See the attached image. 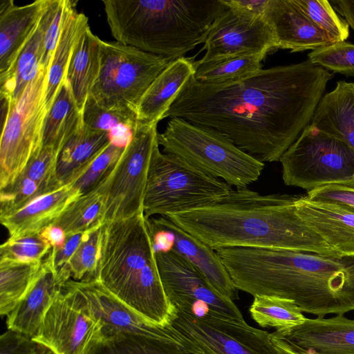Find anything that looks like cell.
<instances>
[{"label": "cell", "mask_w": 354, "mask_h": 354, "mask_svg": "<svg viewBox=\"0 0 354 354\" xmlns=\"http://www.w3.org/2000/svg\"><path fill=\"white\" fill-rule=\"evenodd\" d=\"M300 216L339 256L354 257V208L299 196Z\"/></svg>", "instance_id": "18"}, {"label": "cell", "mask_w": 354, "mask_h": 354, "mask_svg": "<svg viewBox=\"0 0 354 354\" xmlns=\"http://www.w3.org/2000/svg\"><path fill=\"white\" fill-rule=\"evenodd\" d=\"M313 201L329 202L354 208V187L345 185H328L307 192Z\"/></svg>", "instance_id": "47"}, {"label": "cell", "mask_w": 354, "mask_h": 354, "mask_svg": "<svg viewBox=\"0 0 354 354\" xmlns=\"http://www.w3.org/2000/svg\"><path fill=\"white\" fill-rule=\"evenodd\" d=\"M266 53L239 55L200 63L195 62L194 79L201 83L216 84L238 80L261 69Z\"/></svg>", "instance_id": "32"}, {"label": "cell", "mask_w": 354, "mask_h": 354, "mask_svg": "<svg viewBox=\"0 0 354 354\" xmlns=\"http://www.w3.org/2000/svg\"><path fill=\"white\" fill-rule=\"evenodd\" d=\"M232 187L207 175L175 156L153 151L145 195L147 218L186 212L222 198Z\"/></svg>", "instance_id": "7"}, {"label": "cell", "mask_w": 354, "mask_h": 354, "mask_svg": "<svg viewBox=\"0 0 354 354\" xmlns=\"http://www.w3.org/2000/svg\"><path fill=\"white\" fill-rule=\"evenodd\" d=\"M116 41L171 61L204 43L214 20L228 8L222 0H104Z\"/></svg>", "instance_id": "5"}, {"label": "cell", "mask_w": 354, "mask_h": 354, "mask_svg": "<svg viewBox=\"0 0 354 354\" xmlns=\"http://www.w3.org/2000/svg\"><path fill=\"white\" fill-rule=\"evenodd\" d=\"M68 0H46L39 20L43 37L41 66L48 71L62 32Z\"/></svg>", "instance_id": "39"}, {"label": "cell", "mask_w": 354, "mask_h": 354, "mask_svg": "<svg viewBox=\"0 0 354 354\" xmlns=\"http://www.w3.org/2000/svg\"><path fill=\"white\" fill-rule=\"evenodd\" d=\"M74 281L85 295L94 317L100 325L98 337L129 332L160 339L191 353L201 354L192 342L173 326L161 327L146 321L111 295L97 280Z\"/></svg>", "instance_id": "16"}, {"label": "cell", "mask_w": 354, "mask_h": 354, "mask_svg": "<svg viewBox=\"0 0 354 354\" xmlns=\"http://www.w3.org/2000/svg\"><path fill=\"white\" fill-rule=\"evenodd\" d=\"M249 312L260 326L274 328L276 330L294 328L306 319L293 301L275 296H254Z\"/></svg>", "instance_id": "36"}, {"label": "cell", "mask_w": 354, "mask_h": 354, "mask_svg": "<svg viewBox=\"0 0 354 354\" xmlns=\"http://www.w3.org/2000/svg\"><path fill=\"white\" fill-rule=\"evenodd\" d=\"M84 234L66 236L64 243L59 247L52 248L46 258L56 273L59 281L64 285L69 279L68 263Z\"/></svg>", "instance_id": "45"}, {"label": "cell", "mask_w": 354, "mask_h": 354, "mask_svg": "<svg viewBox=\"0 0 354 354\" xmlns=\"http://www.w3.org/2000/svg\"><path fill=\"white\" fill-rule=\"evenodd\" d=\"M298 197L236 188L208 205L164 216L215 251L252 248L338 257L300 216Z\"/></svg>", "instance_id": "3"}, {"label": "cell", "mask_w": 354, "mask_h": 354, "mask_svg": "<svg viewBox=\"0 0 354 354\" xmlns=\"http://www.w3.org/2000/svg\"><path fill=\"white\" fill-rule=\"evenodd\" d=\"M156 259L166 295L177 311L197 318L212 313L244 319L234 301L217 291L202 272L176 250L157 251Z\"/></svg>", "instance_id": "12"}, {"label": "cell", "mask_w": 354, "mask_h": 354, "mask_svg": "<svg viewBox=\"0 0 354 354\" xmlns=\"http://www.w3.org/2000/svg\"><path fill=\"white\" fill-rule=\"evenodd\" d=\"M100 332L88 302L73 279L53 301L33 339L55 354H86Z\"/></svg>", "instance_id": "13"}, {"label": "cell", "mask_w": 354, "mask_h": 354, "mask_svg": "<svg viewBox=\"0 0 354 354\" xmlns=\"http://www.w3.org/2000/svg\"><path fill=\"white\" fill-rule=\"evenodd\" d=\"M42 261L0 260L1 315L7 316L25 296L36 279Z\"/></svg>", "instance_id": "33"}, {"label": "cell", "mask_w": 354, "mask_h": 354, "mask_svg": "<svg viewBox=\"0 0 354 354\" xmlns=\"http://www.w3.org/2000/svg\"><path fill=\"white\" fill-rule=\"evenodd\" d=\"M86 354H194L164 340L129 332L97 337Z\"/></svg>", "instance_id": "31"}, {"label": "cell", "mask_w": 354, "mask_h": 354, "mask_svg": "<svg viewBox=\"0 0 354 354\" xmlns=\"http://www.w3.org/2000/svg\"><path fill=\"white\" fill-rule=\"evenodd\" d=\"M308 60L328 71L354 76V44L335 42L310 52Z\"/></svg>", "instance_id": "42"}, {"label": "cell", "mask_w": 354, "mask_h": 354, "mask_svg": "<svg viewBox=\"0 0 354 354\" xmlns=\"http://www.w3.org/2000/svg\"><path fill=\"white\" fill-rule=\"evenodd\" d=\"M52 247L41 233L8 238L0 246V260L41 262Z\"/></svg>", "instance_id": "41"}, {"label": "cell", "mask_w": 354, "mask_h": 354, "mask_svg": "<svg viewBox=\"0 0 354 354\" xmlns=\"http://www.w3.org/2000/svg\"><path fill=\"white\" fill-rule=\"evenodd\" d=\"M276 38V49L301 52L335 43L315 26L294 0H269L265 15Z\"/></svg>", "instance_id": "19"}, {"label": "cell", "mask_w": 354, "mask_h": 354, "mask_svg": "<svg viewBox=\"0 0 354 354\" xmlns=\"http://www.w3.org/2000/svg\"><path fill=\"white\" fill-rule=\"evenodd\" d=\"M83 124L82 113L65 80L47 111L44 125L42 147H52L60 152L66 141Z\"/></svg>", "instance_id": "29"}, {"label": "cell", "mask_w": 354, "mask_h": 354, "mask_svg": "<svg viewBox=\"0 0 354 354\" xmlns=\"http://www.w3.org/2000/svg\"><path fill=\"white\" fill-rule=\"evenodd\" d=\"M228 8L255 16H265L269 0H222Z\"/></svg>", "instance_id": "48"}, {"label": "cell", "mask_w": 354, "mask_h": 354, "mask_svg": "<svg viewBox=\"0 0 354 354\" xmlns=\"http://www.w3.org/2000/svg\"><path fill=\"white\" fill-rule=\"evenodd\" d=\"M171 325L201 354H278L271 333L238 320L209 313L197 318L177 311Z\"/></svg>", "instance_id": "14"}, {"label": "cell", "mask_w": 354, "mask_h": 354, "mask_svg": "<svg viewBox=\"0 0 354 354\" xmlns=\"http://www.w3.org/2000/svg\"><path fill=\"white\" fill-rule=\"evenodd\" d=\"M104 195L99 186L74 201L53 223L66 235L85 234L102 226Z\"/></svg>", "instance_id": "34"}, {"label": "cell", "mask_w": 354, "mask_h": 354, "mask_svg": "<svg viewBox=\"0 0 354 354\" xmlns=\"http://www.w3.org/2000/svg\"><path fill=\"white\" fill-rule=\"evenodd\" d=\"M276 49L274 30L266 16H255L227 8L210 26L201 50L205 54L198 62L224 57L266 53Z\"/></svg>", "instance_id": "15"}, {"label": "cell", "mask_w": 354, "mask_h": 354, "mask_svg": "<svg viewBox=\"0 0 354 354\" xmlns=\"http://www.w3.org/2000/svg\"><path fill=\"white\" fill-rule=\"evenodd\" d=\"M101 42L87 24L75 43L66 75L78 109L84 105L99 77L101 68Z\"/></svg>", "instance_id": "26"}, {"label": "cell", "mask_w": 354, "mask_h": 354, "mask_svg": "<svg viewBox=\"0 0 354 354\" xmlns=\"http://www.w3.org/2000/svg\"><path fill=\"white\" fill-rule=\"evenodd\" d=\"M216 251L236 288L253 297L288 299L317 317L354 310V257L252 248Z\"/></svg>", "instance_id": "2"}, {"label": "cell", "mask_w": 354, "mask_h": 354, "mask_svg": "<svg viewBox=\"0 0 354 354\" xmlns=\"http://www.w3.org/2000/svg\"><path fill=\"white\" fill-rule=\"evenodd\" d=\"M194 73L195 62L192 58L181 57L173 61L142 95L137 109L138 122L158 124Z\"/></svg>", "instance_id": "24"}, {"label": "cell", "mask_w": 354, "mask_h": 354, "mask_svg": "<svg viewBox=\"0 0 354 354\" xmlns=\"http://www.w3.org/2000/svg\"><path fill=\"white\" fill-rule=\"evenodd\" d=\"M111 142L106 131L83 124L62 147L57 158L56 180L59 186L73 183Z\"/></svg>", "instance_id": "27"}, {"label": "cell", "mask_w": 354, "mask_h": 354, "mask_svg": "<svg viewBox=\"0 0 354 354\" xmlns=\"http://www.w3.org/2000/svg\"><path fill=\"white\" fill-rule=\"evenodd\" d=\"M48 71L42 68L15 100L0 98V189L12 184L29 160L42 147L47 113L46 91Z\"/></svg>", "instance_id": "9"}, {"label": "cell", "mask_w": 354, "mask_h": 354, "mask_svg": "<svg viewBox=\"0 0 354 354\" xmlns=\"http://www.w3.org/2000/svg\"><path fill=\"white\" fill-rule=\"evenodd\" d=\"M46 0L17 6L12 0L0 3V73L13 64L36 30Z\"/></svg>", "instance_id": "23"}, {"label": "cell", "mask_w": 354, "mask_h": 354, "mask_svg": "<svg viewBox=\"0 0 354 354\" xmlns=\"http://www.w3.org/2000/svg\"><path fill=\"white\" fill-rule=\"evenodd\" d=\"M59 153L52 147H41L30 158L21 176L35 181L46 192L59 188L56 180Z\"/></svg>", "instance_id": "43"}, {"label": "cell", "mask_w": 354, "mask_h": 354, "mask_svg": "<svg viewBox=\"0 0 354 354\" xmlns=\"http://www.w3.org/2000/svg\"><path fill=\"white\" fill-rule=\"evenodd\" d=\"M271 339L278 354H315L291 346L272 333Z\"/></svg>", "instance_id": "51"}, {"label": "cell", "mask_w": 354, "mask_h": 354, "mask_svg": "<svg viewBox=\"0 0 354 354\" xmlns=\"http://www.w3.org/2000/svg\"><path fill=\"white\" fill-rule=\"evenodd\" d=\"M272 334L291 346L315 354H354V320L343 315L306 318L301 325Z\"/></svg>", "instance_id": "17"}, {"label": "cell", "mask_w": 354, "mask_h": 354, "mask_svg": "<svg viewBox=\"0 0 354 354\" xmlns=\"http://www.w3.org/2000/svg\"><path fill=\"white\" fill-rule=\"evenodd\" d=\"M333 73L308 59L210 84L191 77L165 114L214 129L256 159L279 161L310 124Z\"/></svg>", "instance_id": "1"}, {"label": "cell", "mask_w": 354, "mask_h": 354, "mask_svg": "<svg viewBox=\"0 0 354 354\" xmlns=\"http://www.w3.org/2000/svg\"><path fill=\"white\" fill-rule=\"evenodd\" d=\"M0 354H55L49 348L18 331L8 329L0 337Z\"/></svg>", "instance_id": "46"}, {"label": "cell", "mask_w": 354, "mask_h": 354, "mask_svg": "<svg viewBox=\"0 0 354 354\" xmlns=\"http://www.w3.org/2000/svg\"><path fill=\"white\" fill-rule=\"evenodd\" d=\"M158 142L163 153L236 188L257 181L264 168L263 162L219 132L178 118H170L165 130L158 134Z\"/></svg>", "instance_id": "6"}, {"label": "cell", "mask_w": 354, "mask_h": 354, "mask_svg": "<svg viewBox=\"0 0 354 354\" xmlns=\"http://www.w3.org/2000/svg\"><path fill=\"white\" fill-rule=\"evenodd\" d=\"M64 285L57 278L48 260L42 261L34 283L14 309L7 315L8 329L33 338L53 301Z\"/></svg>", "instance_id": "22"}, {"label": "cell", "mask_w": 354, "mask_h": 354, "mask_svg": "<svg viewBox=\"0 0 354 354\" xmlns=\"http://www.w3.org/2000/svg\"><path fill=\"white\" fill-rule=\"evenodd\" d=\"M306 17L335 42L345 41L349 37V26L327 0H294Z\"/></svg>", "instance_id": "37"}, {"label": "cell", "mask_w": 354, "mask_h": 354, "mask_svg": "<svg viewBox=\"0 0 354 354\" xmlns=\"http://www.w3.org/2000/svg\"><path fill=\"white\" fill-rule=\"evenodd\" d=\"M334 9L337 11L354 30V0H332L330 1Z\"/></svg>", "instance_id": "49"}, {"label": "cell", "mask_w": 354, "mask_h": 354, "mask_svg": "<svg viewBox=\"0 0 354 354\" xmlns=\"http://www.w3.org/2000/svg\"><path fill=\"white\" fill-rule=\"evenodd\" d=\"M41 236L49 243L52 248L61 246L65 241L66 235L60 227L50 225L41 232Z\"/></svg>", "instance_id": "50"}, {"label": "cell", "mask_w": 354, "mask_h": 354, "mask_svg": "<svg viewBox=\"0 0 354 354\" xmlns=\"http://www.w3.org/2000/svg\"><path fill=\"white\" fill-rule=\"evenodd\" d=\"M157 124L139 122L130 142L107 179L100 185L104 195L102 225L144 213L143 204Z\"/></svg>", "instance_id": "11"}, {"label": "cell", "mask_w": 354, "mask_h": 354, "mask_svg": "<svg viewBox=\"0 0 354 354\" xmlns=\"http://www.w3.org/2000/svg\"><path fill=\"white\" fill-rule=\"evenodd\" d=\"M124 149V147L111 142L84 172L71 185L80 196L97 189L109 176Z\"/></svg>", "instance_id": "40"}, {"label": "cell", "mask_w": 354, "mask_h": 354, "mask_svg": "<svg viewBox=\"0 0 354 354\" xmlns=\"http://www.w3.org/2000/svg\"><path fill=\"white\" fill-rule=\"evenodd\" d=\"M88 17L78 12L75 2L68 0L62 29L48 70L46 103L47 110L51 106L62 84L66 79L68 66L77 38L85 26Z\"/></svg>", "instance_id": "28"}, {"label": "cell", "mask_w": 354, "mask_h": 354, "mask_svg": "<svg viewBox=\"0 0 354 354\" xmlns=\"http://www.w3.org/2000/svg\"><path fill=\"white\" fill-rule=\"evenodd\" d=\"M46 193L35 181L20 176L12 184L0 189V216L17 212Z\"/></svg>", "instance_id": "44"}, {"label": "cell", "mask_w": 354, "mask_h": 354, "mask_svg": "<svg viewBox=\"0 0 354 354\" xmlns=\"http://www.w3.org/2000/svg\"><path fill=\"white\" fill-rule=\"evenodd\" d=\"M42 57L43 37L39 23L11 66L0 73V98L17 99L44 68Z\"/></svg>", "instance_id": "30"}, {"label": "cell", "mask_w": 354, "mask_h": 354, "mask_svg": "<svg viewBox=\"0 0 354 354\" xmlns=\"http://www.w3.org/2000/svg\"><path fill=\"white\" fill-rule=\"evenodd\" d=\"M80 196L71 184L63 185L37 197L11 214L0 216L1 223L7 230L8 238L41 233Z\"/></svg>", "instance_id": "21"}, {"label": "cell", "mask_w": 354, "mask_h": 354, "mask_svg": "<svg viewBox=\"0 0 354 354\" xmlns=\"http://www.w3.org/2000/svg\"><path fill=\"white\" fill-rule=\"evenodd\" d=\"M102 226L84 234L68 263L71 278L76 281L95 279L100 257Z\"/></svg>", "instance_id": "38"}, {"label": "cell", "mask_w": 354, "mask_h": 354, "mask_svg": "<svg viewBox=\"0 0 354 354\" xmlns=\"http://www.w3.org/2000/svg\"><path fill=\"white\" fill-rule=\"evenodd\" d=\"M288 186L308 192L328 185L354 187V150L308 124L281 156Z\"/></svg>", "instance_id": "10"}, {"label": "cell", "mask_w": 354, "mask_h": 354, "mask_svg": "<svg viewBox=\"0 0 354 354\" xmlns=\"http://www.w3.org/2000/svg\"><path fill=\"white\" fill-rule=\"evenodd\" d=\"M118 41L101 42V68L91 96L101 108L136 115L154 80L172 62Z\"/></svg>", "instance_id": "8"}, {"label": "cell", "mask_w": 354, "mask_h": 354, "mask_svg": "<svg viewBox=\"0 0 354 354\" xmlns=\"http://www.w3.org/2000/svg\"><path fill=\"white\" fill-rule=\"evenodd\" d=\"M150 222L169 232L173 236L172 248L187 259L221 295L232 300L239 299V290L216 251L191 235L166 216L151 217Z\"/></svg>", "instance_id": "20"}, {"label": "cell", "mask_w": 354, "mask_h": 354, "mask_svg": "<svg viewBox=\"0 0 354 354\" xmlns=\"http://www.w3.org/2000/svg\"><path fill=\"white\" fill-rule=\"evenodd\" d=\"M94 279L146 321L172 326L177 310L165 292L144 213L102 226Z\"/></svg>", "instance_id": "4"}, {"label": "cell", "mask_w": 354, "mask_h": 354, "mask_svg": "<svg viewBox=\"0 0 354 354\" xmlns=\"http://www.w3.org/2000/svg\"><path fill=\"white\" fill-rule=\"evenodd\" d=\"M82 120L92 129L108 132L111 142L122 147L130 142L139 124L136 115L104 109L91 95L82 111Z\"/></svg>", "instance_id": "35"}, {"label": "cell", "mask_w": 354, "mask_h": 354, "mask_svg": "<svg viewBox=\"0 0 354 354\" xmlns=\"http://www.w3.org/2000/svg\"><path fill=\"white\" fill-rule=\"evenodd\" d=\"M309 124L354 150V82L338 81L322 97Z\"/></svg>", "instance_id": "25"}]
</instances>
